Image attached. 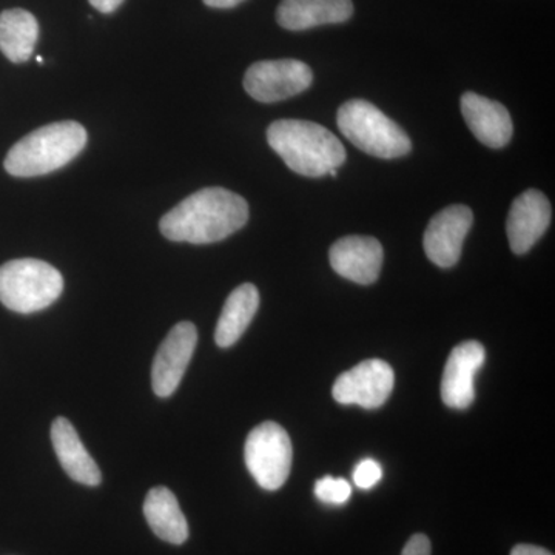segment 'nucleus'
<instances>
[{
	"mask_svg": "<svg viewBox=\"0 0 555 555\" xmlns=\"http://www.w3.org/2000/svg\"><path fill=\"white\" fill-rule=\"evenodd\" d=\"M248 221L243 196L222 188H208L181 201L159 222L160 233L177 243L210 244L229 238Z\"/></svg>",
	"mask_w": 555,
	"mask_h": 555,
	"instance_id": "f257e3e1",
	"label": "nucleus"
},
{
	"mask_svg": "<svg viewBox=\"0 0 555 555\" xmlns=\"http://www.w3.org/2000/svg\"><path fill=\"white\" fill-rule=\"evenodd\" d=\"M268 142L288 169L302 177H326L346 160L339 139L326 127L310 120H275L268 129Z\"/></svg>",
	"mask_w": 555,
	"mask_h": 555,
	"instance_id": "f03ea898",
	"label": "nucleus"
},
{
	"mask_svg": "<svg viewBox=\"0 0 555 555\" xmlns=\"http://www.w3.org/2000/svg\"><path fill=\"white\" fill-rule=\"evenodd\" d=\"M87 131L75 120L49 124L11 147L5 170L11 177H42L72 163L86 149Z\"/></svg>",
	"mask_w": 555,
	"mask_h": 555,
	"instance_id": "7ed1b4c3",
	"label": "nucleus"
},
{
	"mask_svg": "<svg viewBox=\"0 0 555 555\" xmlns=\"http://www.w3.org/2000/svg\"><path fill=\"white\" fill-rule=\"evenodd\" d=\"M337 122L338 129L356 147L375 158H401L412 150L406 131L371 102H345L338 109Z\"/></svg>",
	"mask_w": 555,
	"mask_h": 555,
	"instance_id": "20e7f679",
	"label": "nucleus"
},
{
	"mask_svg": "<svg viewBox=\"0 0 555 555\" xmlns=\"http://www.w3.org/2000/svg\"><path fill=\"white\" fill-rule=\"evenodd\" d=\"M64 291L60 270L40 259H14L0 268V302L17 313L49 308Z\"/></svg>",
	"mask_w": 555,
	"mask_h": 555,
	"instance_id": "39448f33",
	"label": "nucleus"
},
{
	"mask_svg": "<svg viewBox=\"0 0 555 555\" xmlns=\"http://www.w3.org/2000/svg\"><path fill=\"white\" fill-rule=\"evenodd\" d=\"M292 441L284 427L266 422L248 434L244 459L248 473L266 491H278L291 476Z\"/></svg>",
	"mask_w": 555,
	"mask_h": 555,
	"instance_id": "423d86ee",
	"label": "nucleus"
},
{
	"mask_svg": "<svg viewBox=\"0 0 555 555\" xmlns=\"http://www.w3.org/2000/svg\"><path fill=\"white\" fill-rule=\"evenodd\" d=\"M313 73L297 60L259 61L244 76V89L255 101L272 102L297 96L312 86Z\"/></svg>",
	"mask_w": 555,
	"mask_h": 555,
	"instance_id": "0eeeda50",
	"label": "nucleus"
},
{
	"mask_svg": "<svg viewBox=\"0 0 555 555\" xmlns=\"http://www.w3.org/2000/svg\"><path fill=\"white\" fill-rule=\"evenodd\" d=\"M392 367L386 361L367 360L339 375L335 382V401L339 404H357L364 409L382 408L393 389Z\"/></svg>",
	"mask_w": 555,
	"mask_h": 555,
	"instance_id": "6e6552de",
	"label": "nucleus"
},
{
	"mask_svg": "<svg viewBox=\"0 0 555 555\" xmlns=\"http://www.w3.org/2000/svg\"><path fill=\"white\" fill-rule=\"evenodd\" d=\"M198 343L195 324L182 321L164 339L152 367V385L156 396L167 398L177 392Z\"/></svg>",
	"mask_w": 555,
	"mask_h": 555,
	"instance_id": "1a4fd4ad",
	"label": "nucleus"
},
{
	"mask_svg": "<svg viewBox=\"0 0 555 555\" xmlns=\"http://www.w3.org/2000/svg\"><path fill=\"white\" fill-rule=\"evenodd\" d=\"M473 210L466 206H449L430 219L423 238L425 254L438 268H454L462 257L463 243L473 228Z\"/></svg>",
	"mask_w": 555,
	"mask_h": 555,
	"instance_id": "9d476101",
	"label": "nucleus"
},
{
	"mask_svg": "<svg viewBox=\"0 0 555 555\" xmlns=\"http://www.w3.org/2000/svg\"><path fill=\"white\" fill-rule=\"evenodd\" d=\"M550 199L540 190H526L517 196L507 215L506 232L511 250L525 255L545 235L551 224Z\"/></svg>",
	"mask_w": 555,
	"mask_h": 555,
	"instance_id": "9b49d317",
	"label": "nucleus"
},
{
	"mask_svg": "<svg viewBox=\"0 0 555 555\" xmlns=\"http://www.w3.org/2000/svg\"><path fill=\"white\" fill-rule=\"evenodd\" d=\"M486 360L485 347L465 341L452 350L441 378V398L452 409H467L476 400V375Z\"/></svg>",
	"mask_w": 555,
	"mask_h": 555,
	"instance_id": "f8f14e48",
	"label": "nucleus"
},
{
	"mask_svg": "<svg viewBox=\"0 0 555 555\" xmlns=\"http://www.w3.org/2000/svg\"><path fill=\"white\" fill-rule=\"evenodd\" d=\"M328 258L339 276L367 286L378 280L385 251L372 236H346L331 247Z\"/></svg>",
	"mask_w": 555,
	"mask_h": 555,
	"instance_id": "ddd939ff",
	"label": "nucleus"
},
{
	"mask_svg": "<svg viewBox=\"0 0 555 555\" xmlns=\"http://www.w3.org/2000/svg\"><path fill=\"white\" fill-rule=\"evenodd\" d=\"M460 107L467 127L486 147L503 149L509 144L514 126L505 105L467 91L460 100Z\"/></svg>",
	"mask_w": 555,
	"mask_h": 555,
	"instance_id": "4468645a",
	"label": "nucleus"
},
{
	"mask_svg": "<svg viewBox=\"0 0 555 555\" xmlns=\"http://www.w3.org/2000/svg\"><path fill=\"white\" fill-rule=\"evenodd\" d=\"M353 14L352 0H281L276 21L288 31L343 24Z\"/></svg>",
	"mask_w": 555,
	"mask_h": 555,
	"instance_id": "2eb2a0df",
	"label": "nucleus"
},
{
	"mask_svg": "<svg viewBox=\"0 0 555 555\" xmlns=\"http://www.w3.org/2000/svg\"><path fill=\"white\" fill-rule=\"evenodd\" d=\"M51 441H53L54 452L60 459L61 466L64 467L69 478L80 485H101L100 466L83 447L75 427L64 416L54 420L51 425Z\"/></svg>",
	"mask_w": 555,
	"mask_h": 555,
	"instance_id": "dca6fc26",
	"label": "nucleus"
},
{
	"mask_svg": "<svg viewBox=\"0 0 555 555\" xmlns=\"http://www.w3.org/2000/svg\"><path fill=\"white\" fill-rule=\"evenodd\" d=\"M144 516L152 531L164 542L182 545L189 539V525L177 496L170 489L159 486L145 496Z\"/></svg>",
	"mask_w": 555,
	"mask_h": 555,
	"instance_id": "f3484780",
	"label": "nucleus"
},
{
	"mask_svg": "<svg viewBox=\"0 0 555 555\" xmlns=\"http://www.w3.org/2000/svg\"><path fill=\"white\" fill-rule=\"evenodd\" d=\"M259 308V292L254 284L246 283L236 287L225 299L221 317H219L215 341L219 347L235 345L244 332L250 326Z\"/></svg>",
	"mask_w": 555,
	"mask_h": 555,
	"instance_id": "a211bd4d",
	"label": "nucleus"
},
{
	"mask_svg": "<svg viewBox=\"0 0 555 555\" xmlns=\"http://www.w3.org/2000/svg\"><path fill=\"white\" fill-rule=\"evenodd\" d=\"M39 38V24L30 11L13 9L0 13V51L14 64L30 60Z\"/></svg>",
	"mask_w": 555,
	"mask_h": 555,
	"instance_id": "6ab92c4d",
	"label": "nucleus"
},
{
	"mask_svg": "<svg viewBox=\"0 0 555 555\" xmlns=\"http://www.w3.org/2000/svg\"><path fill=\"white\" fill-rule=\"evenodd\" d=\"M315 495L327 505H345L352 495V486L345 478L323 477L315 483Z\"/></svg>",
	"mask_w": 555,
	"mask_h": 555,
	"instance_id": "aec40b11",
	"label": "nucleus"
},
{
	"mask_svg": "<svg viewBox=\"0 0 555 555\" xmlns=\"http://www.w3.org/2000/svg\"><path fill=\"white\" fill-rule=\"evenodd\" d=\"M383 469L378 462L375 460L366 459L358 463L356 470H353V481L358 488L371 489L382 480Z\"/></svg>",
	"mask_w": 555,
	"mask_h": 555,
	"instance_id": "412c9836",
	"label": "nucleus"
},
{
	"mask_svg": "<svg viewBox=\"0 0 555 555\" xmlns=\"http://www.w3.org/2000/svg\"><path fill=\"white\" fill-rule=\"evenodd\" d=\"M430 551L433 547H430L429 539L423 534H415L409 539L401 555H430Z\"/></svg>",
	"mask_w": 555,
	"mask_h": 555,
	"instance_id": "4be33fe9",
	"label": "nucleus"
},
{
	"mask_svg": "<svg viewBox=\"0 0 555 555\" xmlns=\"http://www.w3.org/2000/svg\"><path fill=\"white\" fill-rule=\"evenodd\" d=\"M89 2L93 9L101 11V13L109 14L118 10L122 5L124 0H89Z\"/></svg>",
	"mask_w": 555,
	"mask_h": 555,
	"instance_id": "5701e85b",
	"label": "nucleus"
},
{
	"mask_svg": "<svg viewBox=\"0 0 555 555\" xmlns=\"http://www.w3.org/2000/svg\"><path fill=\"white\" fill-rule=\"evenodd\" d=\"M511 555H554L550 553V551L545 550V547L534 546V545H517L511 551Z\"/></svg>",
	"mask_w": 555,
	"mask_h": 555,
	"instance_id": "b1692460",
	"label": "nucleus"
},
{
	"mask_svg": "<svg viewBox=\"0 0 555 555\" xmlns=\"http://www.w3.org/2000/svg\"><path fill=\"white\" fill-rule=\"evenodd\" d=\"M210 9L228 10L235 9L236 5L243 3L244 0H203Z\"/></svg>",
	"mask_w": 555,
	"mask_h": 555,
	"instance_id": "393cba45",
	"label": "nucleus"
},
{
	"mask_svg": "<svg viewBox=\"0 0 555 555\" xmlns=\"http://www.w3.org/2000/svg\"><path fill=\"white\" fill-rule=\"evenodd\" d=\"M38 62H39V64H43V60H42V57H40V56H39V57H38Z\"/></svg>",
	"mask_w": 555,
	"mask_h": 555,
	"instance_id": "a878e982",
	"label": "nucleus"
}]
</instances>
